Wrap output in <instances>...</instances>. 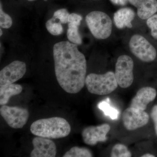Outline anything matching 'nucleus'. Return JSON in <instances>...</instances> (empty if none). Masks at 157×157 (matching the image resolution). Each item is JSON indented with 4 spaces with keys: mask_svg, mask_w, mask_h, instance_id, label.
I'll use <instances>...</instances> for the list:
<instances>
[{
    "mask_svg": "<svg viewBox=\"0 0 157 157\" xmlns=\"http://www.w3.org/2000/svg\"><path fill=\"white\" fill-rule=\"evenodd\" d=\"M56 76L66 92L77 94L85 85L86 61L77 45L68 41L57 42L53 46Z\"/></svg>",
    "mask_w": 157,
    "mask_h": 157,
    "instance_id": "obj_1",
    "label": "nucleus"
},
{
    "mask_svg": "<svg viewBox=\"0 0 157 157\" xmlns=\"http://www.w3.org/2000/svg\"><path fill=\"white\" fill-rule=\"evenodd\" d=\"M71 130V126L67 121L60 117L38 120L34 122L30 127L33 135L52 139L67 137Z\"/></svg>",
    "mask_w": 157,
    "mask_h": 157,
    "instance_id": "obj_2",
    "label": "nucleus"
},
{
    "mask_svg": "<svg viewBox=\"0 0 157 157\" xmlns=\"http://www.w3.org/2000/svg\"><path fill=\"white\" fill-rule=\"evenodd\" d=\"M85 85L91 94L101 96L109 94L118 86L115 74L112 71L104 74H89L86 78Z\"/></svg>",
    "mask_w": 157,
    "mask_h": 157,
    "instance_id": "obj_3",
    "label": "nucleus"
},
{
    "mask_svg": "<svg viewBox=\"0 0 157 157\" xmlns=\"http://www.w3.org/2000/svg\"><path fill=\"white\" fill-rule=\"evenodd\" d=\"M86 21L91 33L96 39H106L111 35L112 20L104 12L92 11L86 15Z\"/></svg>",
    "mask_w": 157,
    "mask_h": 157,
    "instance_id": "obj_4",
    "label": "nucleus"
},
{
    "mask_svg": "<svg viewBox=\"0 0 157 157\" xmlns=\"http://www.w3.org/2000/svg\"><path fill=\"white\" fill-rule=\"evenodd\" d=\"M129 45L133 54L141 61L151 63L156 59V48L143 36L138 34L132 36Z\"/></svg>",
    "mask_w": 157,
    "mask_h": 157,
    "instance_id": "obj_5",
    "label": "nucleus"
},
{
    "mask_svg": "<svg viewBox=\"0 0 157 157\" xmlns=\"http://www.w3.org/2000/svg\"><path fill=\"white\" fill-rule=\"evenodd\" d=\"M134 61L129 56L123 55L117 59L114 74L121 87L127 88L132 85L134 81Z\"/></svg>",
    "mask_w": 157,
    "mask_h": 157,
    "instance_id": "obj_6",
    "label": "nucleus"
},
{
    "mask_svg": "<svg viewBox=\"0 0 157 157\" xmlns=\"http://www.w3.org/2000/svg\"><path fill=\"white\" fill-rule=\"evenodd\" d=\"M0 113L9 126L14 129L22 128L26 124L29 116L27 109L6 105L0 108Z\"/></svg>",
    "mask_w": 157,
    "mask_h": 157,
    "instance_id": "obj_7",
    "label": "nucleus"
},
{
    "mask_svg": "<svg viewBox=\"0 0 157 157\" xmlns=\"http://www.w3.org/2000/svg\"><path fill=\"white\" fill-rule=\"evenodd\" d=\"M26 65L24 62L14 61L3 68L0 72V86L13 84L24 76Z\"/></svg>",
    "mask_w": 157,
    "mask_h": 157,
    "instance_id": "obj_8",
    "label": "nucleus"
},
{
    "mask_svg": "<svg viewBox=\"0 0 157 157\" xmlns=\"http://www.w3.org/2000/svg\"><path fill=\"white\" fill-rule=\"evenodd\" d=\"M149 116L144 110L130 107L124 111L122 121L124 126L129 131H134L145 126L148 122Z\"/></svg>",
    "mask_w": 157,
    "mask_h": 157,
    "instance_id": "obj_9",
    "label": "nucleus"
},
{
    "mask_svg": "<svg viewBox=\"0 0 157 157\" xmlns=\"http://www.w3.org/2000/svg\"><path fill=\"white\" fill-rule=\"evenodd\" d=\"M110 130V126L107 124L87 127L83 129L82 133V140L86 144L92 146L96 145L98 142H105Z\"/></svg>",
    "mask_w": 157,
    "mask_h": 157,
    "instance_id": "obj_10",
    "label": "nucleus"
},
{
    "mask_svg": "<svg viewBox=\"0 0 157 157\" xmlns=\"http://www.w3.org/2000/svg\"><path fill=\"white\" fill-rule=\"evenodd\" d=\"M34 149L31 157H54L56 155V147L52 140L45 137H35L33 140Z\"/></svg>",
    "mask_w": 157,
    "mask_h": 157,
    "instance_id": "obj_11",
    "label": "nucleus"
},
{
    "mask_svg": "<svg viewBox=\"0 0 157 157\" xmlns=\"http://www.w3.org/2000/svg\"><path fill=\"white\" fill-rule=\"evenodd\" d=\"M156 96V90L153 88L149 86L142 88L132 99L130 107L140 110H145L147 105L155 99Z\"/></svg>",
    "mask_w": 157,
    "mask_h": 157,
    "instance_id": "obj_12",
    "label": "nucleus"
},
{
    "mask_svg": "<svg viewBox=\"0 0 157 157\" xmlns=\"http://www.w3.org/2000/svg\"><path fill=\"white\" fill-rule=\"evenodd\" d=\"M128 2L137 8V15L141 19H148L157 13V0H128Z\"/></svg>",
    "mask_w": 157,
    "mask_h": 157,
    "instance_id": "obj_13",
    "label": "nucleus"
},
{
    "mask_svg": "<svg viewBox=\"0 0 157 157\" xmlns=\"http://www.w3.org/2000/svg\"><path fill=\"white\" fill-rule=\"evenodd\" d=\"M135 16V12L131 8H122L114 13L113 20L116 26L118 29L132 28V22Z\"/></svg>",
    "mask_w": 157,
    "mask_h": 157,
    "instance_id": "obj_14",
    "label": "nucleus"
},
{
    "mask_svg": "<svg viewBox=\"0 0 157 157\" xmlns=\"http://www.w3.org/2000/svg\"><path fill=\"white\" fill-rule=\"evenodd\" d=\"M22 87L18 84H11L0 88V105H6L12 96L17 95L22 92Z\"/></svg>",
    "mask_w": 157,
    "mask_h": 157,
    "instance_id": "obj_15",
    "label": "nucleus"
},
{
    "mask_svg": "<svg viewBox=\"0 0 157 157\" xmlns=\"http://www.w3.org/2000/svg\"><path fill=\"white\" fill-rule=\"evenodd\" d=\"M79 25L69 23L67 36L69 41L77 45H81L82 39L78 32Z\"/></svg>",
    "mask_w": 157,
    "mask_h": 157,
    "instance_id": "obj_16",
    "label": "nucleus"
},
{
    "mask_svg": "<svg viewBox=\"0 0 157 157\" xmlns=\"http://www.w3.org/2000/svg\"><path fill=\"white\" fill-rule=\"evenodd\" d=\"M91 152L88 149L85 147H74L65 154L64 157H91Z\"/></svg>",
    "mask_w": 157,
    "mask_h": 157,
    "instance_id": "obj_17",
    "label": "nucleus"
},
{
    "mask_svg": "<svg viewBox=\"0 0 157 157\" xmlns=\"http://www.w3.org/2000/svg\"><path fill=\"white\" fill-rule=\"evenodd\" d=\"M56 18L52 17L48 20L46 23V28L51 34L53 36H58L63 33V29L61 23L59 21H56Z\"/></svg>",
    "mask_w": 157,
    "mask_h": 157,
    "instance_id": "obj_18",
    "label": "nucleus"
},
{
    "mask_svg": "<svg viewBox=\"0 0 157 157\" xmlns=\"http://www.w3.org/2000/svg\"><path fill=\"white\" fill-rule=\"evenodd\" d=\"M132 156V153L127 147L121 144L114 145L110 154L111 157H131Z\"/></svg>",
    "mask_w": 157,
    "mask_h": 157,
    "instance_id": "obj_19",
    "label": "nucleus"
},
{
    "mask_svg": "<svg viewBox=\"0 0 157 157\" xmlns=\"http://www.w3.org/2000/svg\"><path fill=\"white\" fill-rule=\"evenodd\" d=\"M98 107L104 111L105 115L109 116L112 120L117 119L119 115L118 111L111 107L108 102L102 101L98 104Z\"/></svg>",
    "mask_w": 157,
    "mask_h": 157,
    "instance_id": "obj_20",
    "label": "nucleus"
},
{
    "mask_svg": "<svg viewBox=\"0 0 157 157\" xmlns=\"http://www.w3.org/2000/svg\"><path fill=\"white\" fill-rule=\"evenodd\" d=\"M147 25L150 29L151 35L155 40H157V14L156 13L147 19Z\"/></svg>",
    "mask_w": 157,
    "mask_h": 157,
    "instance_id": "obj_21",
    "label": "nucleus"
},
{
    "mask_svg": "<svg viewBox=\"0 0 157 157\" xmlns=\"http://www.w3.org/2000/svg\"><path fill=\"white\" fill-rule=\"evenodd\" d=\"M12 25V20L11 17L3 11L2 6L1 3L0 7V26L3 29L10 28Z\"/></svg>",
    "mask_w": 157,
    "mask_h": 157,
    "instance_id": "obj_22",
    "label": "nucleus"
},
{
    "mask_svg": "<svg viewBox=\"0 0 157 157\" xmlns=\"http://www.w3.org/2000/svg\"><path fill=\"white\" fill-rule=\"evenodd\" d=\"M67 9H59L54 13L53 17L56 19L59 20L61 24H66L68 22V18L70 15Z\"/></svg>",
    "mask_w": 157,
    "mask_h": 157,
    "instance_id": "obj_23",
    "label": "nucleus"
},
{
    "mask_svg": "<svg viewBox=\"0 0 157 157\" xmlns=\"http://www.w3.org/2000/svg\"><path fill=\"white\" fill-rule=\"evenodd\" d=\"M82 20V17L81 15L76 13H72L69 15L68 22L72 24L76 25L79 26L81 23Z\"/></svg>",
    "mask_w": 157,
    "mask_h": 157,
    "instance_id": "obj_24",
    "label": "nucleus"
},
{
    "mask_svg": "<svg viewBox=\"0 0 157 157\" xmlns=\"http://www.w3.org/2000/svg\"><path fill=\"white\" fill-rule=\"evenodd\" d=\"M151 115L154 124L156 135H157V105H155L153 107Z\"/></svg>",
    "mask_w": 157,
    "mask_h": 157,
    "instance_id": "obj_25",
    "label": "nucleus"
},
{
    "mask_svg": "<svg viewBox=\"0 0 157 157\" xmlns=\"http://www.w3.org/2000/svg\"><path fill=\"white\" fill-rule=\"evenodd\" d=\"M114 5L118 6H125L128 2V0H110Z\"/></svg>",
    "mask_w": 157,
    "mask_h": 157,
    "instance_id": "obj_26",
    "label": "nucleus"
},
{
    "mask_svg": "<svg viewBox=\"0 0 157 157\" xmlns=\"http://www.w3.org/2000/svg\"><path fill=\"white\" fill-rule=\"evenodd\" d=\"M142 157H155V156L154 155L150 154H146L141 156Z\"/></svg>",
    "mask_w": 157,
    "mask_h": 157,
    "instance_id": "obj_27",
    "label": "nucleus"
},
{
    "mask_svg": "<svg viewBox=\"0 0 157 157\" xmlns=\"http://www.w3.org/2000/svg\"><path fill=\"white\" fill-rule=\"evenodd\" d=\"M0 31H1V35H0V36H2V35L3 34V33L2 29H0Z\"/></svg>",
    "mask_w": 157,
    "mask_h": 157,
    "instance_id": "obj_28",
    "label": "nucleus"
},
{
    "mask_svg": "<svg viewBox=\"0 0 157 157\" xmlns=\"http://www.w3.org/2000/svg\"><path fill=\"white\" fill-rule=\"evenodd\" d=\"M27 1H29V2H33V1H36V0H27Z\"/></svg>",
    "mask_w": 157,
    "mask_h": 157,
    "instance_id": "obj_29",
    "label": "nucleus"
},
{
    "mask_svg": "<svg viewBox=\"0 0 157 157\" xmlns=\"http://www.w3.org/2000/svg\"><path fill=\"white\" fill-rule=\"evenodd\" d=\"M94 1H98V0H94Z\"/></svg>",
    "mask_w": 157,
    "mask_h": 157,
    "instance_id": "obj_30",
    "label": "nucleus"
}]
</instances>
